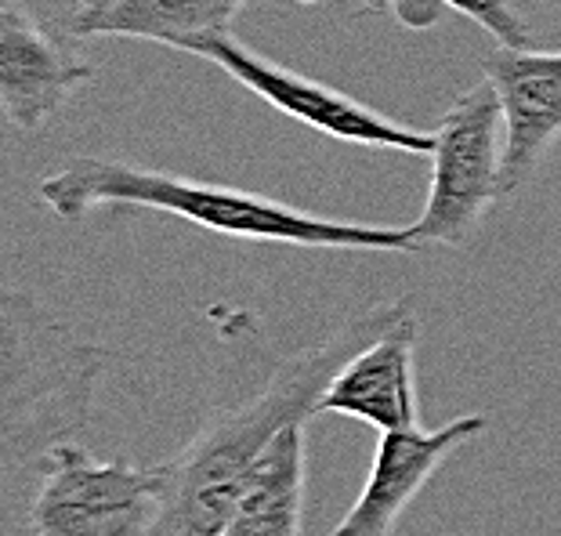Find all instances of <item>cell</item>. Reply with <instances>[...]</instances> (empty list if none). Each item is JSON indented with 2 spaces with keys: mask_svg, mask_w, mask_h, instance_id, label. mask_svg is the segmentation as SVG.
Returning <instances> with one entry per match:
<instances>
[{
  "mask_svg": "<svg viewBox=\"0 0 561 536\" xmlns=\"http://www.w3.org/2000/svg\"><path fill=\"white\" fill-rule=\"evenodd\" d=\"M297 4H319V0H297ZM359 4L374 8V11H396L399 0H359Z\"/></svg>",
  "mask_w": 561,
  "mask_h": 536,
  "instance_id": "9a60e30c",
  "label": "cell"
},
{
  "mask_svg": "<svg viewBox=\"0 0 561 536\" xmlns=\"http://www.w3.org/2000/svg\"><path fill=\"white\" fill-rule=\"evenodd\" d=\"M193 55L214 62L221 73L243 83L250 94L268 102L276 113L290 116V121L312 127L333 141H344V146L391 149V152H410V157H432L435 149V130L427 135L421 127L399 124L391 116L348 99L337 88H327V83L308 80L301 73H294V69L268 62V58L243 47L232 33H218V37L196 44Z\"/></svg>",
  "mask_w": 561,
  "mask_h": 536,
  "instance_id": "8992f818",
  "label": "cell"
},
{
  "mask_svg": "<svg viewBox=\"0 0 561 536\" xmlns=\"http://www.w3.org/2000/svg\"><path fill=\"white\" fill-rule=\"evenodd\" d=\"M91 77L83 47L55 41L19 11H0V105L11 127L26 135L47 127Z\"/></svg>",
  "mask_w": 561,
  "mask_h": 536,
  "instance_id": "9c48e42d",
  "label": "cell"
},
{
  "mask_svg": "<svg viewBox=\"0 0 561 536\" xmlns=\"http://www.w3.org/2000/svg\"><path fill=\"white\" fill-rule=\"evenodd\" d=\"M105 366L99 344L77 338L26 290L4 294V536H19L47 454L73 443L91 421V396Z\"/></svg>",
  "mask_w": 561,
  "mask_h": 536,
  "instance_id": "3957f363",
  "label": "cell"
},
{
  "mask_svg": "<svg viewBox=\"0 0 561 536\" xmlns=\"http://www.w3.org/2000/svg\"><path fill=\"white\" fill-rule=\"evenodd\" d=\"M0 4L8 11H19L22 19L37 22V26L44 33H51L55 41L83 47L77 26H80L83 8H88L91 0H0Z\"/></svg>",
  "mask_w": 561,
  "mask_h": 536,
  "instance_id": "4fadbf2b",
  "label": "cell"
},
{
  "mask_svg": "<svg viewBox=\"0 0 561 536\" xmlns=\"http://www.w3.org/2000/svg\"><path fill=\"white\" fill-rule=\"evenodd\" d=\"M504 196V105L489 80L449 105L435 127L432 185L410 232L424 247H463Z\"/></svg>",
  "mask_w": 561,
  "mask_h": 536,
  "instance_id": "277c9868",
  "label": "cell"
},
{
  "mask_svg": "<svg viewBox=\"0 0 561 536\" xmlns=\"http://www.w3.org/2000/svg\"><path fill=\"white\" fill-rule=\"evenodd\" d=\"M416 319L405 312L333 374L316 413H341L377 432L416 427Z\"/></svg>",
  "mask_w": 561,
  "mask_h": 536,
  "instance_id": "30bf717a",
  "label": "cell"
},
{
  "mask_svg": "<svg viewBox=\"0 0 561 536\" xmlns=\"http://www.w3.org/2000/svg\"><path fill=\"white\" fill-rule=\"evenodd\" d=\"M489 427L482 413L457 417V421L421 432V427H399L380 432L374 468L363 486L359 500L344 511L333 536H391L399 526L402 511L413 504V497L424 490L427 479L442 468L453 449L479 438Z\"/></svg>",
  "mask_w": 561,
  "mask_h": 536,
  "instance_id": "52a82bcc",
  "label": "cell"
},
{
  "mask_svg": "<svg viewBox=\"0 0 561 536\" xmlns=\"http://www.w3.org/2000/svg\"><path fill=\"white\" fill-rule=\"evenodd\" d=\"M305 424H286L272 438L218 536H301Z\"/></svg>",
  "mask_w": 561,
  "mask_h": 536,
  "instance_id": "7c38bea8",
  "label": "cell"
},
{
  "mask_svg": "<svg viewBox=\"0 0 561 536\" xmlns=\"http://www.w3.org/2000/svg\"><path fill=\"white\" fill-rule=\"evenodd\" d=\"M442 11H446V8H442L438 0H399V4H396V15L405 22V26H413V30L432 26Z\"/></svg>",
  "mask_w": 561,
  "mask_h": 536,
  "instance_id": "5bb4252c",
  "label": "cell"
},
{
  "mask_svg": "<svg viewBox=\"0 0 561 536\" xmlns=\"http://www.w3.org/2000/svg\"><path fill=\"white\" fill-rule=\"evenodd\" d=\"M485 80L504 105V196L511 199L561 141V52L496 47Z\"/></svg>",
  "mask_w": 561,
  "mask_h": 536,
  "instance_id": "ba28073f",
  "label": "cell"
},
{
  "mask_svg": "<svg viewBox=\"0 0 561 536\" xmlns=\"http://www.w3.org/2000/svg\"><path fill=\"white\" fill-rule=\"evenodd\" d=\"M37 196L66 221H77L99 207H138L174 214L196 229L229 236V240L312 250H366V254H416V250H424V243L410 232V225L388 229V225L316 218V214L236 185L196 182L185 174L149 171V167L99 157H73L69 163L55 167L37 185Z\"/></svg>",
  "mask_w": 561,
  "mask_h": 536,
  "instance_id": "7a4b0ae2",
  "label": "cell"
},
{
  "mask_svg": "<svg viewBox=\"0 0 561 536\" xmlns=\"http://www.w3.org/2000/svg\"><path fill=\"white\" fill-rule=\"evenodd\" d=\"M250 0H91L80 15V41L88 37H135L157 41L178 52L232 30V19Z\"/></svg>",
  "mask_w": 561,
  "mask_h": 536,
  "instance_id": "8fae6325",
  "label": "cell"
},
{
  "mask_svg": "<svg viewBox=\"0 0 561 536\" xmlns=\"http://www.w3.org/2000/svg\"><path fill=\"white\" fill-rule=\"evenodd\" d=\"M160 493V464L99 460L73 438L47 454L19 536H146Z\"/></svg>",
  "mask_w": 561,
  "mask_h": 536,
  "instance_id": "5b68a950",
  "label": "cell"
},
{
  "mask_svg": "<svg viewBox=\"0 0 561 536\" xmlns=\"http://www.w3.org/2000/svg\"><path fill=\"white\" fill-rule=\"evenodd\" d=\"M405 312V301L363 308L322 344L279 360L254 396L214 413L182 454L160 464V511L146 536H218L272 438L286 424L316 417L333 374L388 327H396Z\"/></svg>",
  "mask_w": 561,
  "mask_h": 536,
  "instance_id": "6da1fadb",
  "label": "cell"
}]
</instances>
